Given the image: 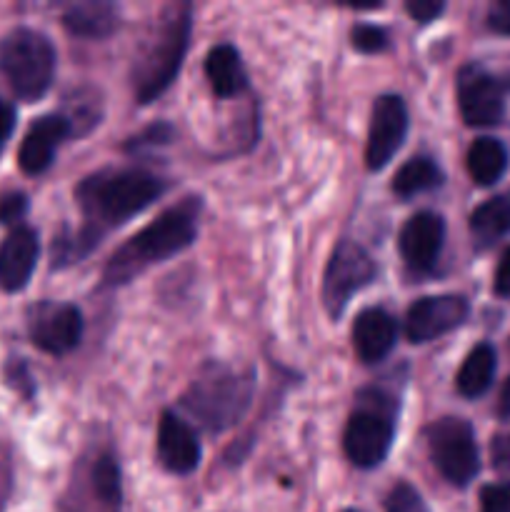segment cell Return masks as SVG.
<instances>
[{
  "label": "cell",
  "mask_w": 510,
  "mask_h": 512,
  "mask_svg": "<svg viewBox=\"0 0 510 512\" xmlns=\"http://www.w3.org/2000/svg\"><path fill=\"white\" fill-rule=\"evenodd\" d=\"M168 190V183L143 168H108L88 175L75 190L85 228L53 243V263H78L103 233L128 223Z\"/></svg>",
  "instance_id": "6da1fadb"
},
{
  "label": "cell",
  "mask_w": 510,
  "mask_h": 512,
  "mask_svg": "<svg viewBox=\"0 0 510 512\" xmlns=\"http://www.w3.org/2000/svg\"><path fill=\"white\" fill-rule=\"evenodd\" d=\"M198 213L200 200L185 198L183 203L160 213L153 223L138 230L133 238L125 240L105 265V288H120V285L130 283L140 273H145L150 265L163 263V260L190 248L195 243V235H198Z\"/></svg>",
  "instance_id": "7a4b0ae2"
},
{
  "label": "cell",
  "mask_w": 510,
  "mask_h": 512,
  "mask_svg": "<svg viewBox=\"0 0 510 512\" xmlns=\"http://www.w3.org/2000/svg\"><path fill=\"white\" fill-rule=\"evenodd\" d=\"M193 30V8L175 3L160 13L153 35L133 63V90L138 103L148 105L178 78Z\"/></svg>",
  "instance_id": "3957f363"
},
{
  "label": "cell",
  "mask_w": 510,
  "mask_h": 512,
  "mask_svg": "<svg viewBox=\"0 0 510 512\" xmlns=\"http://www.w3.org/2000/svg\"><path fill=\"white\" fill-rule=\"evenodd\" d=\"M255 375L250 370L230 368L225 363H208L180 398L185 413L208 433L233 428L253 400Z\"/></svg>",
  "instance_id": "277c9868"
},
{
  "label": "cell",
  "mask_w": 510,
  "mask_h": 512,
  "mask_svg": "<svg viewBox=\"0 0 510 512\" xmlns=\"http://www.w3.org/2000/svg\"><path fill=\"white\" fill-rule=\"evenodd\" d=\"M0 73L13 93L35 103L55 78V48L50 38L33 28H15L0 38Z\"/></svg>",
  "instance_id": "5b68a950"
},
{
  "label": "cell",
  "mask_w": 510,
  "mask_h": 512,
  "mask_svg": "<svg viewBox=\"0 0 510 512\" xmlns=\"http://www.w3.org/2000/svg\"><path fill=\"white\" fill-rule=\"evenodd\" d=\"M395 440V408L385 395H360V405L350 413L343 433V450L355 468H378L388 458Z\"/></svg>",
  "instance_id": "8992f818"
},
{
  "label": "cell",
  "mask_w": 510,
  "mask_h": 512,
  "mask_svg": "<svg viewBox=\"0 0 510 512\" xmlns=\"http://www.w3.org/2000/svg\"><path fill=\"white\" fill-rule=\"evenodd\" d=\"M428 453L438 473L455 488H465L480 470V453L468 420L443 418L425 433Z\"/></svg>",
  "instance_id": "52a82bcc"
},
{
  "label": "cell",
  "mask_w": 510,
  "mask_h": 512,
  "mask_svg": "<svg viewBox=\"0 0 510 512\" xmlns=\"http://www.w3.org/2000/svg\"><path fill=\"white\" fill-rule=\"evenodd\" d=\"M375 278V263L363 245L340 240L328 260L323 278V303L330 318H340L358 290Z\"/></svg>",
  "instance_id": "ba28073f"
},
{
  "label": "cell",
  "mask_w": 510,
  "mask_h": 512,
  "mask_svg": "<svg viewBox=\"0 0 510 512\" xmlns=\"http://www.w3.org/2000/svg\"><path fill=\"white\" fill-rule=\"evenodd\" d=\"M85 320L75 305L45 300L30 308L28 335L35 348L48 355H68L83 340Z\"/></svg>",
  "instance_id": "9c48e42d"
},
{
  "label": "cell",
  "mask_w": 510,
  "mask_h": 512,
  "mask_svg": "<svg viewBox=\"0 0 510 512\" xmlns=\"http://www.w3.org/2000/svg\"><path fill=\"white\" fill-rule=\"evenodd\" d=\"M460 115L473 128H490L503 120L505 88L495 75L470 63L458 73Z\"/></svg>",
  "instance_id": "30bf717a"
},
{
  "label": "cell",
  "mask_w": 510,
  "mask_h": 512,
  "mask_svg": "<svg viewBox=\"0 0 510 512\" xmlns=\"http://www.w3.org/2000/svg\"><path fill=\"white\" fill-rule=\"evenodd\" d=\"M408 135V108L403 98L393 93L380 95L373 103L368 125V145H365V163L370 170H383L395 158Z\"/></svg>",
  "instance_id": "8fae6325"
},
{
  "label": "cell",
  "mask_w": 510,
  "mask_h": 512,
  "mask_svg": "<svg viewBox=\"0 0 510 512\" xmlns=\"http://www.w3.org/2000/svg\"><path fill=\"white\" fill-rule=\"evenodd\" d=\"M470 313L463 295H430L410 305L405 315V335L410 343H430L450 330L460 328Z\"/></svg>",
  "instance_id": "7c38bea8"
},
{
  "label": "cell",
  "mask_w": 510,
  "mask_h": 512,
  "mask_svg": "<svg viewBox=\"0 0 510 512\" xmlns=\"http://www.w3.org/2000/svg\"><path fill=\"white\" fill-rule=\"evenodd\" d=\"M443 243L445 223L438 213H430V210H420L400 228V258L413 273H430L438 265Z\"/></svg>",
  "instance_id": "4fadbf2b"
},
{
  "label": "cell",
  "mask_w": 510,
  "mask_h": 512,
  "mask_svg": "<svg viewBox=\"0 0 510 512\" xmlns=\"http://www.w3.org/2000/svg\"><path fill=\"white\" fill-rule=\"evenodd\" d=\"M73 135V128L65 120L63 113L40 115L25 133L23 143L18 150V165L23 173L40 175L53 165L55 153Z\"/></svg>",
  "instance_id": "5bb4252c"
},
{
  "label": "cell",
  "mask_w": 510,
  "mask_h": 512,
  "mask_svg": "<svg viewBox=\"0 0 510 512\" xmlns=\"http://www.w3.org/2000/svg\"><path fill=\"white\" fill-rule=\"evenodd\" d=\"M203 448L195 430L180 415L165 410L158 423V460L175 475H190L198 470Z\"/></svg>",
  "instance_id": "9a60e30c"
},
{
  "label": "cell",
  "mask_w": 510,
  "mask_h": 512,
  "mask_svg": "<svg viewBox=\"0 0 510 512\" xmlns=\"http://www.w3.org/2000/svg\"><path fill=\"white\" fill-rule=\"evenodd\" d=\"M40 258V238L28 225H15L0 243V290L20 293L30 283Z\"/></svg>",
  "instance_id": "2e32d148"
},
{
  "label": "cell",
  "mask_w": 510,
  "mask_h": 512,
  "mask_svg": "<svg viewBox=\"0 0 510 512\" xmlns=\"http://www.w3.org/2000/svg\"><path fill=\"white\" fill-rule=\"evenodd\" d=\"M398 343V323L383 308H368L353 323V348L363 363H380Z\"/></svg>",
  "instance_id": "e0dca14e"
},
{
  "label": "cell",
  "mask_w": 510,
  "mask_h": 512,
  "mask_svg": "<svg viewBox=\"0 0 510 512\" xmlns=\"http://www.w3.org/2000/svg\"><path fill=\"white\" fill-rule=\"evenodd\" d=\"M118 25L120 10L108 0H83V3H70L63 10V28L78 38H108L118 30Z\"/></svg>",
  "instance_id": "ac0fdd59"
},
{
  "label": "cell",
  "mask_w": 510,
  "mask_h": 512,
  "mask_svg": "<svg viewBox=\"0 0 510 512\" xmlns=\"http://www.w3.org/2000/svg\"><path fill=\"white\" fill-rule=\"evenodd\" d=\"M205 75L218 98H233L248 88V73H245L243 58L233 45H215L205 58Z\"/></svg>",
  "instance_id": "d6986e66"
},
{
  "label": "cell",
  "mask_w": 510,
  "mask_h": 512,
  "mask_svg": "<svg viewBox=\"0 0 510 512\" xmlns=\"http://www.w3.org/2000/svg\"><path fill=\"white\" fill-rule=\"evenodd\" d=\"M88 480L98 508L103 512H120V505H123V475H120V465L115 455H95L93 465L88 470Z\"/></svg>",
  "instance_id": "ffe728a7"
},
{
  "label": "cell",
  "mask_w": 510,
  "mask_h": 512,
  "mask_svg": "<svg viewBox=\"0 0 510 512\" xmlns=\"http://www.w3.org/2000/svg\"><path fill=\"white\" fill-rule=\"evenodd\" d=\"M495 360H498L495 358V350L488 343L475 345L468 353V358L463 360V365H460L458 378H455L460 395H465V398H480L493 385L495 365H498Z\"/></svg>",
  "instance_id": "44dd1931"
},
{
  "label": "cell",
  "mask_w": 510,
  "mask_h": 512,
  "mask_svg": "<svg viewBox=\"0 0 510 512\" xmlns=\"http://www.w3.org/2000/svg\"><path fill=\"white\" fill-rule=\"evenodd\" d=\"M443 185V170L428 155L410 158L393 175V193L398 198H413V195L428 193V190Z\"/></svg>",
  "instance_id": "7402d4cb"
},
{
  "label": "cell",
  "mask_w": 510,
  "mask_h": 512,
  "mask_svg": "<svg viewBox=\"0 0 510 512\" xmlns=\"http://www.w3.org/2000/svg\"><path fill=\"white\" fill-rule=\"evenodd\" d=\"M508 168V150L495 138H478L468 150V173L478 185H495Z\"/></svg>",
  "instance_id": "603a6c76"
},
{
  "label": "cell",
  "mask_w": 510,
  "mask_h": 512,
  "mask_svg": "<svg viewBox=\"0 0 510 512\" xmlns=\"http://www.w3.org/2000/svg\"><path fill=\"white\" fill-rule=\"evenodd\" d=\"M470 233L480 245H490L510 233V195L488 200L470 215Z\"/></svg>",
  "instance_id": "cb8c5ba5"
},
{
  "label": "cell",
  "mask_w": 510,
  "mask_h": 512,
  "mask_svg": "<svg viewBox=\"0 0 510 512\" xmlns=\"http://www.w3.org/2000/svg\"><path fill=\"white\" fill-rule=\"evenodd\" d=\"M65 120L73 128V135L88 133L93 125H98L100 118V100L95 93H78V98H70L63 110Z\"/></svg>",
  "instance_id": "d4e9b609"
},
{
  "label": "cell",
  "mask_w": 510,
  "mask_h": 512,
  "mask_svg": "<svg viewBox=\"0 0 510 512\" xmlns=\"http://www.w3.org/2000/svg\"><path fill=\"white\" fill-rule=\"evenodd\" d=\"M350 43H353V48L360 50V53L373 55V53H383V50L390 45V38L380 25L360 23L355 25L353 33H350Z\"/></svg>",
  "instance_id": "484cf974"
},
{
  "label": "cell",
  "mask_w": 510,
  "mask_h": 512,
  "mask_svg": "<svg viewBox=\"0 0 510 512\" xmlns=\"http://www.w3.org/2000/svg\"><path fill=\"white\" fill-rule=\"evenodd\" d=\"M385 512H430L425 505L423 495L408 483H398L390 488L388 498H385Z\"/></svg>",
  "instance_id": "4316f807"
},
{
  "label": "cell",
  "mask_w": 510,
  "mask_h": 512,
  "mask_svg": "<svg viewBox=\"0 0 510 512\" xmlns=\"http://www.w3.org/2000/svg\"><path fill=\"white\" fill-rule=\"evenodd\" d=\"M173 135H175L173 125L153 123V125H148L143 133L133 135V138L128 140V145H125V150H130V153H140V150H145V148H158V145H168L170 140H173Z\"/></svg>",
  "instance_id": "83f0119b"
},
{
  "label": "cell",
  "mask_w": 510,
  "mask_h": 512,
  "mask_svg": "<svg viewBox=\"0 0 510 512\" xmlns=\"http://www.w3.org/2000/svg\"><path fill=\"white\" fill-rule=\"evenodd\" d=\"M28 195L20 190H10V193L0 195V223L3 225H18L28 213Z\"/></svg>",
  "instance_id": "f1b7e54d"
},
{
  "label": "cell",
  "mask_w": 510,
  "mask_h": 512,
  "mask_svg": "<svg viewBox=\"0 0 510 512\" xmlns=\"http://www.w3.org/2000/svg\"><path fill=\"white\" fill-rule=\"evenodd\" d=\"M480 512H510V485H485L480 490Z\"/></svg>",
  "instance_id": "f546056e"
},
{
  "label": "cell",
  "mask_w": 510,
  "mask_h": 512,
  "mask_svg": "<svg viewBox=\"0 0 510 512\" xmlns=\"http://www.w3.org/2000/svg\"><path fill=\"white\" fill-rule=\"evenodd\" d=\"M443 10H445V5L435 3V0H410V3H405V13H408L410 18L418 20V23H423V25L438 18Z\"/></svg>",
  "instance_id": "4dcf8cb0"
},
{
  "label": "cell",
  "mask_w": 510,
  "mask_h": 512,
  "mask_svg": "<svg viewBox=\"0 0 510 512\" xmlns=\"http://www.w3.org/2000/svg\"><path fill=\"white\" fill-rule=\"evenodd\" d=\"M490 30L500 35H510V0H498L488 10Z\"/></svg>",
  "instance_id": "1f68e13d"
},
{
  "label": "cell",
  "mask_w": 510,
  "mask_h": 512,
  "mask_svg": "<svg viewBox=\"0 0 510 512\" xmlns=\"http://www.w3.org/2000/svg\"><path fill=\"white\" fill-rule=\"evenodd\" d=\"M5 375H8V383L13 385V388L18 390V393L28 395V398H30V395H33V390H35L33 378H30L28 368H25L23 363H10L8 370H5Z\"/></svg>",
  "instance_id": "d6a6232c"
},
{
  "label": "cell",
  "mask_w": 510,
  "mask_h": 512,
  "mask_svg": "<svg viewBox=\"0 0 510 512\" xmlns=\"http://www.w3.org/2000/svg\"><path fill=\"white\" fill-rule=\"evenodd\" d=\"M15 120H18V115H15L13 105H10L8 100H0V153H3V148L8 145V140H10V135H13Z\"/></svg>",
  "instance_id": "836d02e7"
},
{
  "label": "cell",
  "mask_w": 510,
  "mask_h": 512,
  "mask_svg": "<svg viewBox=\"0 0 510 512\" xmlns=\"http://www.w3.org/2000/svg\"><path fill=\"white\" fill-rule=\"evenodd\" d=\"M490 453H493L495 468L503 470V473H510V433L498 435V438L493 440V448H490Z\"/></svg>",
  "instance_id": "e575fe53"
},
{
  "label": "cell",
  "mask_w": 510,
  "mask_h": 512,
  "mask_svg": "<svg viewBox=\"0 0 510 512\" xmlns=\"http://www.w3.org/2000/svg\"><path fill=\"white\" fill-rule=\"evenodd\" d=\"M495 293L510 298V248L500 258L498 270H495Z\"/></svg>",
  "instance_id": "d590c367"
},
{
  "label": "cell",
  "mask_w": 510,
  "mask_h": 512,
  "mask_svg": "<svg viewBox=\"0 0 510 512\" xmlns=\"http://www.w3.org/2000/svg\"><path fill=\"white\" fill-rule=\"evenodd\" d=\"M498 413L503 420H510V380L505 383L503 393H500V403H498Z\"/></svg>",
  "instance_id": "8d00e7d4"
},
{
  "label": "cell",
  "mask_w": 510,
  "mask_h": 512,
  "mask_svg": "<svg viewBox=\"0 0 510 512\" xmlns=\"http://www.w3.org/2000/svg\"><path fill=\"white\" fill-rule=\"evenodd\" d=\"M345 512H358V510H345Z\"/></svg>",
  "instance_id": "74e56055"
}]
</instances>
